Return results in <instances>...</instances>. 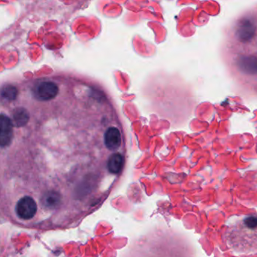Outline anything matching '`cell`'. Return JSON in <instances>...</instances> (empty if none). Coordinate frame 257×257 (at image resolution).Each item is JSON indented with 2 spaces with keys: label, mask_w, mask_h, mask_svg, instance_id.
Listing matches in <instances>:
<instances>
[{
  "label": "cell",
  "mask_w": 257,
  "mask_h": 257,
  "mask_svg": "<svg viewBox=\"0 0 257 257\" xmlns=\"http://www.w3.org/2000/svg\"><path fill=\"white\" fill-rule=\"evenodd\" d=\"M223 60L235 84L257 98V5L241 12L225 30Z\"/></svg>",
  "instance_id": "6da1fadb"
},
{
  "label": "cell",
  "mask_w": 257,
  "mask_h": 257,
  "mask_svg": "<svg viewBox=\"0 0 257 257\" xmlns=\"http://www.w3.org/2000/svg\"><path fill=\"white\" fill-rule=\"evenodd\" d=\"M225 238L234 252L257 254V214L246 215L234 220L226 231Z\"/></svg>",
  "instance_id": "7a4b0ae2"
},
{
  "label": "cell",
  "mask_w": 257,
  "mask_h": 257,
  "mask_svg": "<svg viewBox=\"0 0 257 257\" xmlns=\"http://www.w3.org/2000/svg\"><path fill=\"white\" fill-rule=\"evenodd\" d=\"M60 91V85L54 81H45L38 85L35 95L41 101H48L57 96Z\"/></svg>",
  "instance_id": "3957f363"
},
{
  "label": "cell",
  "mask_w": 257,
  "mask_h": 257,
  "mask_svg": "<svg viewBox=\"0 0 257 257\" xmlns=\"http://www.w3.org/2000/svg\"><path fill=\"white\" fill-rule=\"evenodd\" d=\"M17 213L21 219L29 220L33 218L37 211L36 202L29 196H25L20 199L17 205Z\"/></svg>",
  "instance_id": "277c9868"
},
{
  "label": "cell",
  "mask_w": 257,
  "mask_h": 257,
  "mask_svg": "<svg viewBox=\"0 0 257 257\" xmlns=\"http://www.w3.org/2000/svg\"><path fill=\"white\" fill-rule=\"evenodd\" d=\"M13 124L8 116L0 114V147H8L13 138Z\"/></svg>",
  "instance_id": "5b68a950"
},
{
  "label": "cell",
  "mask_w": 257,
  "mask_h": 257,
  "mask_svg": "<svg viewBox=\"0 0 257 257\" xmlns=\"http://www.w3.org/2000/svg\"><path fill=\"white\" fill-rule=\"evenodd\" d=\"M29 114L24 108H17L13 111L12 124L15 127H23L29 122Z\"/></svg>",
  "instance_id": "8992f818"
},
{
  "label": "cell",
  "mask_w": 257,
  "mask_h": 257,
  "mask_svg": "<svg viewBox=\"0 0 257 257\" xmlns=\"http://www.w3.org/2000/svg\"><path fill=\"white\" fill-rule=\"evenodd\" d=\"M62 198L58 192L51 191L47 192L44 197V204L48 208H57L61 204Z\"/></svg>",
  "instance_id": "52a82bcc"
},
{
  "label": "cell",
  "mask_w": 257,
  "mask_h": 257,
  "mask_svg": "<svg viewBox=\"0 0 257 257\" xmlns=\"http://www.w3.org/2000/svg\"><path fill=\"white\" fill-rule=\"evenodd\" d=\"M0 95L7 101H14L18 96V89L12 85H5L1 89Z\"/></svg>",
  "instance_id": "ba28073f"
}]
</instances>
